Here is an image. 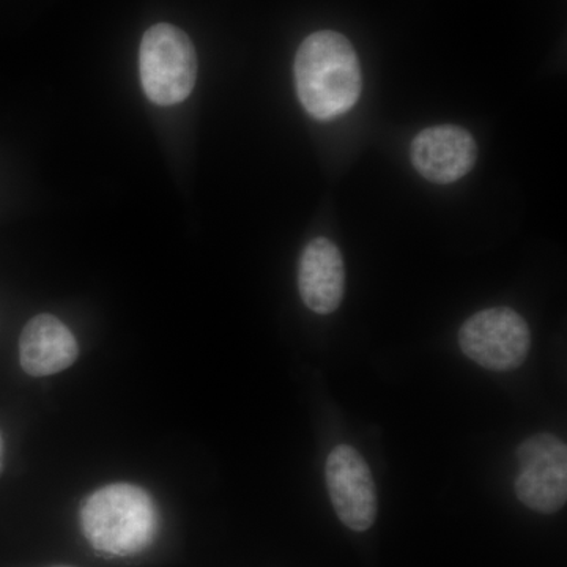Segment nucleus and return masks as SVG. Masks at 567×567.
Wrapping results in <instances>:
<instances>
[{"label":"nucleus","mask_w":567,"mask_h":567,"mask_svg":"<svg viewBox=\"0 0 567 567\" xmlns=\"http://www.w3.org/2000/svg\"><path fill=\"white\" fill-rule=\"evenodd\" d=\"M295 85L306 112L331 121L352 110L361 95V66L352 43L341 33H312L295 58Z\"/></svg>","instance_id":"obj_1"},{"label":"nucleus","mask_w":567,"mask_h":567,"mask_svg":"<svg viewBox=\"0 0 567 567\" xmlns=\"http://www.w3.org/2000/svg\"><path fill=\"white\" fill-rule=\"evenodd\" d=\"M81 529L96 551L132 557L151 546L158 511L147 491L118 483L93 492L81 507Z\"/></svg>","instance_id":"obj_2"},{"label":"nucleus","mask_w":567,"mask_h":567,"mask_svg":"<svg viewBox=\"0 0 567 567\" xmlns=\"http://www.w3.org/2000/svg\"><path fill=\"white\" fill-rule=\"evenodd\" d=\"M142 89L152 103L174 106L192 95L197 55L189 37L173 24L159 22L144 33L140 50Z\"/></svg>","instance_id":"obj_3"},{"label":"nucleus","mask_w":567,"mask_h":567,"mask_svg":"<svg viewBox=\"0 0 567 567\" xmlns=\"http://www.w3.org/2000/svg\"><path fill=\"white\" fill-rule=\"evenodd\" d=\"M462 352L495 372L517 369L527 360L532 333L524 317L511 308L476 312L458 331Z\"/></svg>","instance_id":"obj_4"},{"label":"nucleus","mask_w":567,"mask_h":567,"mask_svg":"<svg viewBox=\"0 0 567 567\" xmlns=\"http://www.w3.org/2000/svg\"><path fill=\"white\" fill-rule=\"evenodd\" d=\"M517 498L529 509L554 514L567 499V446L558 436L536 434L517 447Z\"/></svg>","instance_id":"obj_5"},{"label":"nucleus","mask_w":567,"mask_h":567,"mask_svg":"<svg viewBox=\"0 0 567 567\" xmlns=\"http://www.w3.org/2000/svg\"><path fill=\"white\" fill-rule=\"evenodd\" d=\"M328 494L342 524L353 532H365L377 517V492L371 470L354 447L339 445L324 466Z\"/></svg>","instance_id":"obj_6"},{"label":"nucleus","mask_w":567,"mask_h":567,"mask_svg":"<svg viewBox=\"0 0 567 567\" xmlns=\"http://www.w3.org/2000/svg\"><path fill=\"white\" fill-rule=\"evenodd\" d=\"M412 163L425 181L447 185L464 178L476 163L472 134L456 125L425 128L412 142Z\"/></svg>","instance_id":"obj_7"},{"label":"nucleus","mask_w":567,"mask_h":567,"mask_svg":"<svg viewBox=\"0 0 567 567\" xmlns=\"http://www.w3.org/2000/svg\"><path fill=\"white\" fill-rule=\"evenodd\" d=\"M301 300L317 315H331L344 298V259L328 238H316L306 246L298 268Z\"/></svg>","instance_id":"obj_8"},{"label":"nucleus","mask_w":567,"mask_h":567,"mask_svg":"<svg viewBox=\"0 0 567 567\" xmlns=\"http://www.w3.org/2000/svg\"><path fill=\"white\" fill-rule=\"evenodd\" d=\"M80 349L70 328L58 317L40 315L25 324L20 338L22 371L48 377L65 371L76 361Z\"/></svg>","instance_id":"obj_9"},{"label":"nucleus","mask_w":567,"mask_h":567,"mask_svg":"<svg viewBox=\"0 0 567 567\" xmlns=\"http://www.w3.org/2000/svg\"><path fill=\"white\" fill-rule=\"evenodd\" d=\"M2 461H3V442H2V435H0V472H2Z\"/></svg>","instance_id":"obj_10"}]
</instances>
